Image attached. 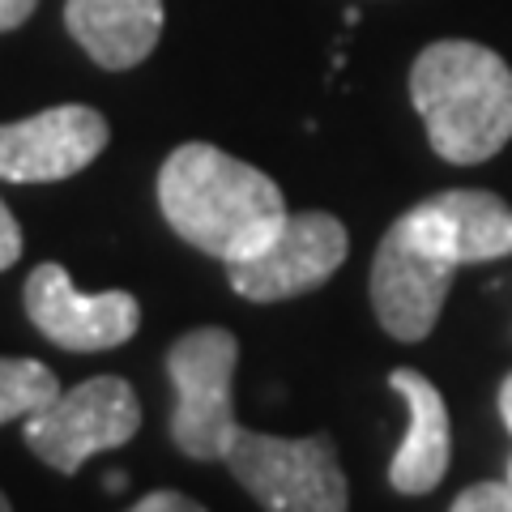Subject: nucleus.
Instances as JSON below:
<instances>
[{
    "label": "nucleus",
    "instance_id": "1",
    "mask_svg": "<svg viewBox=\"0 0 512 512\" xmlns=\"http://www.w3.org/2000/svg\"><path fill=\"white\" fill-rule=\"evenodd\" d=\"M158 210L184 244L218 261H248L282 231V188L261 167L210 141H184L158 171Z\"/></svg>",
    "mask_w": 512,
    "mask_h": 512
},
{
    "label": "nucleus",
    "instance_id": "2",
    "mask_svg": "<svg viewBox=\"0 0 512 512\" xmlns=\"http://www.w3.org/2000/svg\"><path fill=\"white\" fill-rule=\"evenodd\" d=\"M410 99L444 163H487L512 141V69L470 39H440L410 69Z\"/></svg>",
    "mask_w": 512,
    "mask_h": 512
},
{
    "label": "nucleus",
    "instance_id": "3",
    "mask_svg": "<svg viewBox=\"0 0 512 512\" xmlns=\"http://www.w3.org/2000/svg\"><path fill=\"white\" fill-rule=\"evenodd\" d=\"M239 342L231 329H192L167 350V376L175 389L171 440L192 461H227L239 436L231 376Z\"/></svg>",
    "mask_w": 512,
    "mask_h": 512
},
{
    "label": "nucleus",
    "instance_id": "4",
    "mask_svg": "<svg viewBox=\"0 0 512 512\" xmlns=\"http://www.w3.org/2000/svg\"><path fill=\"white\" fill-rule=\"evenodd\" d=\"M231 474L265 512H346L350 487L329 436H261L239 427L227 453Z\"/></svg>",
    "mask_w": 512,
    "mask_h": 512
},
{
    "label": "nucleus",
    "instance_id": "5",
    "mask_svg": "<svg viewBox=\"0 0 512 512\" xmlns=\"http://www.w3.org/2000/svg\"><path fill=\"white\" fill-rule=\"evenodd\" d=\"M141 427V402L120 376H90L56 393L26 419V444L60 474H77L90 457L124 448Z\"/></svg>",
    "mask_w": 512,
    "mask_h": 512
},
{
    "label": "nucleus",
    "instance_id": "6",
    "mask_svg": "<svg viewBox=\"0 0 512 512\" xmlns=\"http://www.w3.org/2000/svg\"><path fill=\"white\" fill-rule=\"evenodd\" d=\"M346 252H350V235L333 214H320V210L286 214L282 231L261 252L248 256V261L227 265L231 291L252 303L308 295L338 274Z\"/></svg>",
    "mask_w": 512,
    "mask_h": 512
},
{
    "label": "nucleus",
    "instance_id": "7",
    "mask_svg": "<svg viewBox=\"0 0 512 512\" xmlns=\"http://www.w3.org/2000/svg\"><path fill=\"white\" fill-rule=\"evenodd\" d=\"M26 316L47 342L73 355H90V350H116L137 333L141 325V303L128 291H103L82 295L64 265L43 261L30 269L26 278Z\"/></svg>",
    "mask_w": 512,
    "mask_h": 512
},
{
    "label": "nucleus",
    "instance_id": "8",
    "mask_svg": "<svg viewBox=\"0 0 512 512\" xmlns=\"http://www.w3.org/2000/svg\"><path fill=\"white\" fill-rule=\"evenodd\" d=\"M111 128L103 111L86 103H60L39 116L0 124V180L9 184H56L86 171L107 150Z\"/></svg>",
    "mask_w": 512,
    "mask_h": 512
},
{
    "label": "nucleus",
    "instance_id": "9",
    "mask_svg": "<svg viewBox=\"0 0 512 512\" xmlns=\"http://www.w3.org/2000/svg\"><path fill=\"white\" fill-rule=\"evenodd\" d=\"M453 274L457 265H448L444 256L414 244L393 222L372 261V308L384 333L397 342H423L440 320Z\"/></svg>",
    "mask_w": 512,
    "mask_h": 512
},
{
    "label": "nucleus",
    "instance_id": "10",
    "mask_svg": "<svg viewBox=\"0 0 512 512\" xmlns=\"http://www.w3.org/2000/svg\"><path fill=\"white\" fill-rule=\"evenodd\" d=\"M414 244L444 256L448 265H483L512 256V210L495 192L448 188L397 218Z\"/></svg>",
    "mask_w": 512,
    "mask_h": 512
},
{
    "label": "nucleus",
    "instance_id": "11",
    "mask_svg": "<svg viewBox=\"0 0 512 512\" xmlns=\"http://www.w3.org/2000/svg\"><path fill=\"white\" fill-rule=\"evenodd\" d=\"M389 384L410 410V431H406L402 448L393 453L389 483L402 495H427V491H436L444 483L448 457H453L448 406H444L436 384H431L423 372H414V367H397V372L389 376Z\"/></svg>",
    "mask_w": 512,
    "mask_h": 512
},
{
    "label": "nucleus",
    "instance_id": "12",
    "mask_svg": "<svg viewBox=\"0 0 512 512\" xmlns=\"http://www.w3.org/2000/svg\"><path fill=\"white\" fill-rule=\"evenodd\" d=\"M64 26L99 69L124 73L163 35V0H64Z\"/></svg>",
    "mask_w": 512,
    "mask_h": 512
},
{
    "label": "nucleus",
    "instance_id": "13",
    "mask_svg": "<svg viewBox=\"0 0 512 512\" xmlns=\"http://www.w3.org/2000/svg\"><path fill=\"white\" fill-rule=\"evenodd\" d=\"M60 393L56 372L39 359H5L0 355V427L26 423L35 410H43Z\"/></svg>",
    "mask_w": 512,
    "mask_h": 512
},
{
    "label": "nucleus",
    "instance_id": "14",
    "mask_svg": "<svg viewBox=\"0 0 512 512\" xmlns=\"http://www.w3.org/2000/svg\"><path fill=\"white\" fill-rule=\"evenodd\" d=\"M448 512H512V483H474L457 495Z\"/></svg>",
    "mask_w": 512,
    "mask_h": 512
},
{
    "label": "nucleus",
    "instance_id": "15",
    "mask_svg": "<svg viewBox=\"0 0 512 512\" xmlns=\"http://www.w3.org/2000/svg\"><path fill=\"white\" fill-rule=\"evenodd\" d=\"M128 512H205L197 500H188L184 491H150L146 500H137Z\"/></svg>",
    "mask_w": 512,
    "mask_h": 512
},
{
    "label": "nucleus",
    "instance_id": "16",
    "mask_svg": "<svg viewBox=\"0 0 512 512\" xmlns=\"http://www.w3.org/2000/svg\"><path fill=\"white\" fill-rule=\"evenodd\" d=\"M18 256H22V227L9 205L0 201V269H9Z\"/></svg>",
    "mask_w": 512,
    "mask_h": 512
},
{
    "label": "nucleus",
    "instance_id": "17",
    "mask_svg": "<svg viewBox=\"0 0 512 512\" xmlns=\"http://www.w3.org/2000/svg\"><path fill=\"white\" fill-rule=\"evenodd\" d=\"M39 9V0H0V35L5 30H18L22 22H30V13Z\"/></svg>",
    "mask_w": 512,
    "mask_h": 512
},
{
    "label": "nucleus",
    "instance_id": "18",
    "mask_svg": "<svg viewBox=\"0 0 512 512\" xmlns=\"http://www.w3.org/2000/svg\"><path fill=\"white\" fill-rule=\"evenodd\" d=\"M500 414H504V427L512 431V372H508V380L500 384Z\"/></svg>",
    "mask_w": 512,
    "mask_h": 512
},
{
    "label": "nucleus",
    "instance_id": "19",
    "mask_svg": "<svg viewBox=\"0 0 512 512\" xmlns=\"http://www.w3.org/2000/svg\"><path fill=\"white\" fill-rule=\"evenodd\" d=\"M124 483H128V474H120V470H116V474H107V491H120Z\"/></svg>",
    "mask_w": 512,
    "mask_h": 512
},
{
    "label": "nucleus",
    "instance_id": "20",
    "mask_svg": "<svg viewBox=\"0 0 512 512\" xmlns=\"http://www.w3.org/2000/svg\"><path fill=\"white\" fill-rule=\"evenodd\" d=\"M0 512H13V508H9V500H5V495H0Z\"/></svg>",
    "mask_w": 512,
    "mask_h": 512
},
{
    "label": "nucleus",
    "instance_id": "21",
    "mask_svg": "<svg viewBox=\"0 0 512 512\" xmlns=\"http://www.w3.org/2000/svg\"><path fill=\"white\" fill-rule=\"evenodd\" d=\"M508 483H512V470H508Z\"/></svg>",
    "mask_w": 512,
    "mask_h": 512
}]
</instances>
